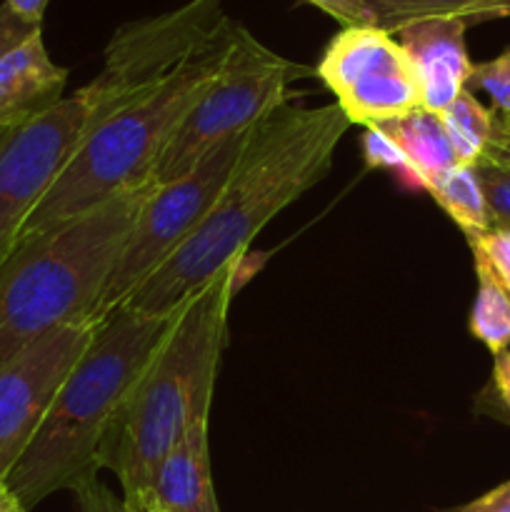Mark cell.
Listing matches in <instances>:
<instances>
[{"mask_svg":"<svg viewBox=\"0 0 510 512\" xmlns=\"http://www.w3.org/2000/svg\"><path fill=\"white\" fill-rule=\"evenodd\" d=\"M350 120L335 103L283 105L253 130L243 158L188 243L128 298V308L165 318L220 270L240 263L255 235L325 178Z\"/></svg>","mask_w":510,"mask_h":512,"instance_id":"obj_1","label":"cell"},{"mask_svg":"<svg viewBox=\"0 0 510 512\" xmlns=\"http://www.w3.org/2000/svg\"><path fill=\"white\" fill-rule=\"evenodd\" d=\"M238 265L220 270L180 305L100 445V470L115 473L130 510L150 508L158 465L190 425L210 418Z\"/></svg>","mask_w":510,"mask_h":512,"instance_id":"obj_2","label":"cell"},{"mask_svg":"<svg viewBox=\"0 0 510 512\" xmlns=\"http://www.w3.org/2000/svg\"><path fill=\"white\" fill-rule=\"evenodd\" d=\"M178 310L153 318L123 305L98 325L83 358L60 385L43 425L5 480L25 512L58 490L75 493L98 478L100 445L110 423L173 328Z\"/></svg>","mask_w":510,"mask_h":512,"instance_id":"obj_3","label":"cell"},{"mask_svg":"<svg viewBox=\"0 0 510 512\" xmlns=\"http://www.w3.org/2000/svg\"><path fill=\"white\" fill-rule=\"evenodd\" d=\"M153 188L123 190L13 245L0 263V363L48 330L90 320Z\"/></svg>","mask_w":510,"mask_h":512,"instance_id":"obj_4","label":"cell"},{"mask_svg":"<svg viewBox=\"0 0 510 512\" xmlns=\"http://www.w3.org/2000/svg\"><path fill=\"white\" fill-rule=\"evenodd\" d=\"M235 28L238 20L225 15L208 43L173 75L90 128L18 240L78 218L123 190L150 183L170 135L218 75Z\"/></svg>","mask_w":510,"mask_h":512,"instance_id":"obj_5","label":"cell"},{"mask_svg":"<svg viewBox=\"0 0 510 512\" xmlns=\"http://www.w3.org/2000/svg\"><path fill=\"white\" fill-rule=\"evenodd\" d=\"M303 73V65L265 48L238 23L215 80L170 135L153 183H173L225 138L255 128L288 105V85Z\"/></svg>","mask_w":510,"mask_h":512,"instance_id":"obj_6","label":"cell"},{"mask_svg":"<svg viewBox=\"0 0 510 512\" xmlns=\"http://www.w3.org/2000/svg\"><path fill=\"white\" fill-rule=\"evenodd\" d=\"M255 128L230 135L210 153H205L193 170L180 175L173 183L155 185L150 190L148 200L120 250L118 263L105 283L103 295L90 315L93 323H103L110 313L123 308L130 295L188 243L190 235L213 210L220 190L225 188L235 165L243 158Z\"/></svg>","mask_w":510,"mask_h":512,"instance_id":"obj_7","label":"cell"},{"mask_svg":"<svg viewBox=\"0 0 510 512\" xmlns=\"http://www.w3.org/2000/svg\"><path fill=\"white\" fill-rule=\"evenodd\" d=\"M315 73L350 125L375 128L423 108L420 80L408 53L395 35L375 25L335 33Z\"/></svg>","mask_w":510,"mask_h":512,"instance_id":"obj_8","label":"cell"},{"mask_svg":"<svg viewBox=\"0 0 510 512\" xmlns=\"http://www.w3.org/2000/svg\"><path fill=\"white\" fill-rule=\"evenodd\" d=\"M90 128L93 103L80 88L43 118L8 135L0 148V263Z\"/></svg>","mask_w":510,"mask_h":512,"instance_id":"obj_9","label":"cell"},{"mask_svg":"<svg viewBox=\"0 0 510 512\" xmlns=\"http://www.w3.org/2000/svg\"><path fill=\"white\" fill-rule=\"evenodd\" d=\"M98 325L90 320L60 325L0 363V483L28 450Z\"/></svg>","mask_w":510,"mask_h":512,"instance_id":"obj_10","label":"cell"},{"mask_svg":"<svg viewBox=\"0 0 510 512\" xmlns=\"http://www.w3.org/2000/svg\"><path fill=\"white\" fill-rule=\"evenodd\" d=\"M468 25L458 15H433L403 25L395 35L413 63L420 80L423 108L443 113L465 88H468L470 63L465 48Z\"/></svg>","mask_w":510,"mask_h":512,"instance_id":"obj_11","label":"cell"},{"mask_svg":"<svg viewBox=\"0 0 510 512\" xmlns=\"http://www.w3.org/2000/svg\"><path fill=\"white\" fill-rule=\"evenodd\" d=\"M68 70L50 60L43 30L0 58V133L43 118L63 100Z\"/></svg>","mask_w":510,"mask_h":512,"instance_id":"obj_12","label":"cell"},{"mask_svg":"<svg viewBox=\"0 0 510 512\" xmlns=\"http://www.w3.org/2000/svg\"><path fill=\"white\" fill-rule=\"evenodd\" d=\"M150 508L165 512H220L210 473L208 420L190 425L158 465Z\"/></svg>","mask_w":510,"mask_h":512,"instance_id":"obj_13","label":"cell"},{"mask_svg":"<svg viewBox=\"0 0 510 512\" xmlns=\"http://www.w3.org/2000/svg\"><path fill=\"white\" fill-rule=\"evenodd\" d=\"M375 128L383 130L403 150L420 188L428 193H433L458 168V158H455V150L438 113L418 108L403 118L375 125Z\"/></svg>","mask_w":510,"mask_h":512,"instance_id":"obj_14","label":"cell"},{"mask_svg":"<svg viewBox=\"0 0 510 512\" xmlns=\"http://www.w3.org/2000/svg\"><path fill=\"white\" fill-rule=\"evenodd\" d=\"M445 125L450 145L455 150L458 165H470L473 168L478 160H483L495 130V110H488L473 90L465 88L448 108L440 113Z\"/></svg>","mask_w":510,"mask_h":512,"instance_id":"obj_15","label":"cell"},{"mask_svg":"<svg viewBox=\"0 0 510 512\" xmlns=\"http://www.w3.org/2000/svg\"><path fill=\"white\" fill-rule=\"evenodd\" d=\"M473 263L478 275V293L470 310L468 328L473 338L498 358L500 353L510 350V293L483 260L473 258Z\"/></svg>","mask_w":510,"mask_h":512,"instance_id":"obj_16","label":"cell"},{"mask_svg":"<svg viewBox=\"0 0 510 512\" xmlns=\"http://www.w3.org/2000/svg\"><path fill=\"white\" fill-rule=\"evenodd\" d=\"M430 195L450 215V220L463 230L468 243L493 228L483 188H480L475 168H470V165H458Z\"/></svg>","mask_w":510,"mask_h":512,"instance_id":"obj_17","label":"cell"},{"mask_svg":"<svg viewBox=\"0 0 510 512\" xmlns=\"http://www.w3.org/2000/svg\"><path fill=\"white\" fill-rule=\"evenodd\" d=\"M375 15V28L398 33L403 25L433 15H458L475 0H365Z\"/></svg>","mask_w":510,"mask_h":512,"instance_id":"obj_18","label":"cell"},{"mask_svg":"<svg viewBox=\"0 0 510 512\" xmlns=\"http://www.w3.org/2000/svg\"><path fill=\"white\" fill-rule=\"evenodd\" d=\"M488 205L490 225L510 230V165L483 158L473 165Z\"/></svg>","mask_w":510,"mask_h":512,"instance_id":"obj_19","label":"cell"},{"mask_svg":"<svg viewBox=\"0 0 510 512\" xmlns=\"http://www.w3.org/2000/svg\"><path fill=\"white\" fill-rule=\"evenodd\" d=\"M468 90H483L493 100V110L510 120V48L485 63H473Z\"/></svg>","mask_w":510,"mask_h":512,"instance_id":"obj_20","label":"cell"},{"mask_svg":"<svg viewBox=\"0 0 510 512\" xmlns=\"http://www.w3.org/2000/svg\"><path fill=\"white\" fill-rule=\"evenodd\" d=\"M363 153H365V163L368 168H388V170H398L403 173L405 178L410 180L413 188H420L418 178H415L413 168H410L408 158L403 155V150L388 138L380 128H365V138H363Z\"/></svg>","mask_w":510,"mask_h":512,"instance_id":"obj_21","label":"cell"},{"mask_svg":"<svg viewBox=\"0 0 510 512\" xmlns=\"http://www.w3.org/2000/svg\"><path fill=\"white\" fill-rule=\"evenodd\" d=\"M470 250H473V258L483 260L510 293V230L490 228L480 238L470 240Z\"/></svg>","mask_w":510,"mask_h":512,"instance_id":"obj_22","label":"cell"},{"mask_svg":"<svg viewBox=\"0 0 510 512\" xmlns=\"http://www.w3.org/2000/svg\"><path fill=\"white\" fill-rule=\"evenodd\" d=\"M305 3L315 5L330 18L338 20L343 28H365V25H375L373 10L368 8L365 0H305Z\"/></svg>","mask_w":510,"mask_h":512,"instance_id":"obj_23","label":"cell"},{"mask_svg":"<svg viewBox=\"0 0 510 512\" xmlns=\"http://www.w3.org/2000/svg\"><path fill=\"white\" fill-rule=\"evenodd\" d=\"M40 25L30 23V20L20 18L18 13L8 8V3H0V58L15 50L18 45H23L25 40L33 38L35 33H40Z\"/></svg>","mask_w":510,"mask_h":512,"instance_id":"obj_24","label":"cell"},{"mask_svg":"<svg viewBox=\"0 0 510 512\" xmlns=\"http://www.w3.org/2000/svg\"><path fill=\"white\" fill-rule=\"evenodd\" d=\"M75 498H78L80 512H135L125 505L123 498H115L113 490L98 478L75 490Z\"/></svg>","mask_w":510,"mask_h":512,"instance_id":"obj_25","label":"cell"},{"mask_svg":"<svg viewBox=\"0 0 510 512\" xmlns=\"http://www.w3.org/2000/svg\"><path fill=\"white\" fill-rule=\"evenodd\" d=\"M458 18L465 25L485 23V20H498V18H510V0H475L468 8H463L458 13Z\"/></svg>","mask_w":510,"mask_h":512,"instance_id":"obj_26","label":"cell"},{"mask_svg":"<svg viewBox=\"0 0 510 512\" xmlns=\"http://www.w3.org/2000/svg\"><path fill=\"white\" fill-rule=\"evenodd\" d=\"M450 512H510V480L475 498L473 503L460 505Z\"/></svg>","mask_w":510,"mask_h":512,"instance_id":"obj_27","label":"cell"},{"mask_svg":"<svg viewBox=\"0 0 510 512\" xmlns=\"http://www.w3.org/2000/svg\"><path fill=\"white\" fill-rule=\"evenodd\" d=\"M483 158L493 160V163H500V165H510V120L498 113H495L493 140H490Z\"/></svg>","mask_w":510,"mask_h":512,"instance_id":"obj_28","label":"cell"},{"mask_svg":"<svg viewBox=\"0 0 510 512\" xmlns=\"http://www.w3.org/2000/svg\"><path fill=\"white\" fill-rule=\"evenodd\" d=\"M493 388L495 393H498L500 405H503L510 415V350H505V353H500L498 358H495Z\"/></svg>","mask_w":510,"mask_h":512,"instance_id":"obj_29","label":"cell"},{"mask_svg":"<svg viewBox=\"0 0 510 512\" xmlns=\"http://www.w3.org/2000/svg\"><path fill=\"white\" fill-rule=\"evenodd\" d=\"M8 3V8L13 10V13H18L20 18L30 20V23L35 25H43V15H45V8L50 5V0H5Z\"/></svg>","mask_w":510,"mask_h":512,"instance_id":"obj_30","label":"cell"},{"mask_svg":"<svg viewBox=\"0 0 510 512\" xmlns=\"http://www.w3.org/2000/svg\"><path fill=\"white\" fill-rule=\"evenodd\" d=\"M0 512H25L20 500L15 498V493L5 483H0Z\"/></svg>","mask_w":510,"mask_h":512,"instance_id":"obj_31","label":"cell"},{"mask_svg":"<svg viewBox=\"0 0 510 512\" xmlns=\"http://www.w3.org/2000/svg\"><path fill=\"white\" fill-rule=\"evenodd\" d=\"M10 133H13V130H3V133H0V148H3V143L8 140Z\"/></svg>","mask_w":510,"mask_h":512,"instance_id":"obj_32","label":"cell"},{"mask_svg":"<svg viewBox=\"0 0 510 512\" xmlns=\"http://www.w3.org/2000/svg\"><path fill=\"white\" fill-rule=\"evenodd\" d=\"M145 512H165V510H160V508H150V510H145Z\"/></svg>","mask_w":510,"mask_h":512,"instance_id":"obj_33","label":"cell"}]
</instances>
